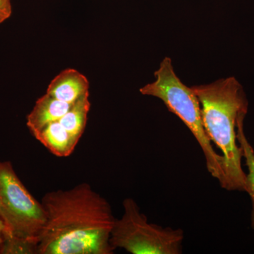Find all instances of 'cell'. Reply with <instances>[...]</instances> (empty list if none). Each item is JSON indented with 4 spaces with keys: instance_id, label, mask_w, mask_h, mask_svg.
<instances>
[{
    "instance_id": "6da1fadb",
    "label": "cell",
    "mask_w": 254,
    "mask_h": 254,
    "mask_svg": "<svg viewBox=\"0 0 254 254\" xmlns=\"http://www.w3.org/2000/svg\"><path fill=\"white\" fill-rule=\"evenodd\" d=\"M46 221L38 254H113L110 234L115 218L108 200L81 183L43 195Z\"/></svg>"
},
{
    "instance_id": "7a4b0ae2",
    "label": "cell",
    "mask_w": 254,
    "mask_h": 254,
    "mask_svg": "<svg viewBox=\"0 0 254 254\" xmlns=\"http://www.w3.org/2000/svg\"><path fill=\"white\" fill-rule=\"evenodd\" d=\"M200 102L202 119L210 141L221 150L225 178L220 186L228 190H245L247 174L242 167V148L237 145V120L247 113L248 101L235 77L191 87Z\"/></svg>"
},
{
    "instance_id": "3957f363",
    "label": "cell",
    "mask_w": 254,
    "mask_h": 254,
    "mask_svg": "<svg viewBox=\"0 0 254 254\" xmlns=\"http://www.w3.org/2000/svg\"><path fill=\"white\" fill-rule=\"evenodd\" d=\"M154 75L156 80L141 88V94L161 100L169 111L181 119L203 150L208 173L221 185L225 178L223 157L215 151L207 135L200 102L194 91L177 77L170 58H165L163 60Z\"/></svg>"
},
{
    "instance_id": "277c9868",
    "label": "cell",
    "mask_w": 254,
    "mask_h": 254,
    "mask_svg": "<svg viewBox=\"0 0 254 254\" xmlns=\"http://www.w3.org/2000/svg\"><path fill=\"white\" fill-rule=\"evenodd\" d=\"M124 213L115 219L110 234L114 249L121 248L132 254H180L182 253V229L163 227L148 222L131 198L123 201Z\"/></svg>"
},
{
    "instance_id": "5b68a950",
    "label": "cell",
    "mask_w": 254,
    "mask_h": 254,
    "mask_svg": "<svg viewBox=\"0 0 254 254\" xmlns=\"http://www.w3.org/2000/svg\"><path fill=\"white\" fill-rule=\"evenodd\" d=\"M0 219L7 235L37 245L46 221L41 202L28 191L8 161H0Z\"/></svg>"
},
{
    "instance_id": "8992f818",
    "label": "cell",
    "mask_w": 254,
    "mask_h": 254,
    "mask_svg": "<svg viewBox=\"0 0 254 254\" xmlns=\"http://www.w3.org/2000/svg\"><path fill=\"white\" fill-rule=\"evenodd\" d=\"M89 92V82L84 75L73 68H66L55 76L47 89V94L73 104Z\"/></svg>"
},
{
    "instance_id": "52a82bcc",
    "label": "cell",
    "mask_w": 254,
    "mask_h": 254,
    "mask_svg": "<svg viewBox=\"0 0 254 254\" xmlns=\"http://www.w3.org/2000/svg\"><path fill=\"white\" fill-rule=\"evenodd\" d=\"M72 104L65 103L48 94L38 98L31 113L27 116L28 128L32 134L41 131L47 125L59 121Z\"/></svg>"
},
{
    "instance_id": "ba28073f",
    "label": "cell",
    "mask_w": 254,
    "mask_h": 254,
    "mask_svg": "<svg viewBox=\"0 0 254 254\" xmlns=\"http://www.w3.org/2000/svg\"><path fill=\"white\" fill-rule=\"evenodd\" d=\"M33 135L53 155L61 158L69 156L78 143L59 121L49 124Z\"/></svg>"
},
{
    "instance_id": "9c48e42d",
    "label": "cell",
    "mask_w": 254,
    "mask_h": 254,
    "mask_svg": "<svg viewBox=\"0 0 254 254\" xmlns=\"http://www.w3.org/2000/svg\"><path fill=\"white\" fill-rule=\"evenodd\" d=\"M90 109L91 102L89 100V92H88L73 103L67 113L59 120L64 128L77 142L86 128Z\"/></svg>"
},
{
    "instance_id": "30bf717a",
    "label": "cell",
    "mask_w": 254,
    "mask_h": 254,
    "mask_svg": "<svg viewBox=\"0 0 254 254\" xmlns=\"http://www.w3.org/2000/svg\"><path fill=\"white\" fill-rule=\"evenodd\" d=\"M247 113L241 114L237 120V138L242 148L243 158L245 159L246 165L248 169V174L246 177L245 190L250 195L252 202V226L254 230V150L250 144L244 129V121Z\"/></svg>"
},
{
    "instance_id": "8fae6325",
    "label": "cell",
    "mask_w": 254,
    "mask_h": 254,
    "mask_svg": "<svg viewBox=\"0 0 254 254\" xmlns=\"http://www.w3.org/2000/svg\"><path fill=\"white\" fill-rule=\"evenodd\" d=\"M38 245L33 242L10 236L5 232L0 254H37Z\"/></svg>"
},
{
    "instance_id": "7c38bea8",
    "label": "cell",
    "mask_w": 254,
    "mask_h": 254,
    "mask_svg": "<svg viewBox=\"0 0 254 254\" xmlns=\"http://www.w3.org/2000/svg\"><path fill=\"white\" fill-rule=\"evenodd\" d=\"M12 13L11 0H0V24L4 22Z\"/></svg>"
},
{
    "instance_id": "4fadbf2b",
    "label": "cell",
    "mask_w": 254,
    "mask_h": 254,
    "mask_svg": "<svg viewBox=\"0 0 254 254\" xmlns=\"http://www.w3.org/2000/svg\"><path fill=\"white\" fill-rule=\"evenodd\" d=\"M4 225L1 219H0V252H1V247H2L3 242H4Z\"/></svg>"
}]
</instances>
